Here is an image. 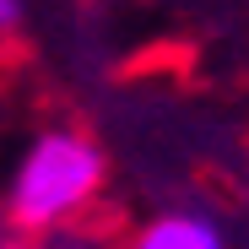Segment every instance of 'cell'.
<instances>
[{"label": "cell", "mask_w": 249, "mask_h": 249, "mask_svg": "<svg viewBox=\"0 0 249 249\" xmlns=\"http://www.w3.org/2000/svg\"><path fill=\"white\" fill-rule=\"evenodd\" d=\"M108 190V152L81 124H38L11 152V168L0 179V217L22 238L71 233Z\"/></svg>", "instance_id": "6da1fadb"}, {"label": "cell", "mask_w": 249, "mask_h": 249, "mask_svg": "<svg viewBox=\"0 0 249 249\" xmlns=\"http://www.w3.org/2000/svg\"><path fill=\"white\" fill-rule=\"evenodd\" d=\"M124 249H233V233L206 206H162L130 228Z\"/></svg>", "instance_id": "7a4b0ae2"}, {"label": "cell", "mask_w": 249, "mask_h": 249, "mask_svg": "<svg viewBox=\"0 0 249 249\" xmlns=\"http://www.w3.org/2000/svg\"><path fill=\"white\" fill-rule=\"evenodd\" d=\"M22 22H27V0H0V38L22 33Z\"/></svg>", "instance_id": "3957f363"}]
</instances>
